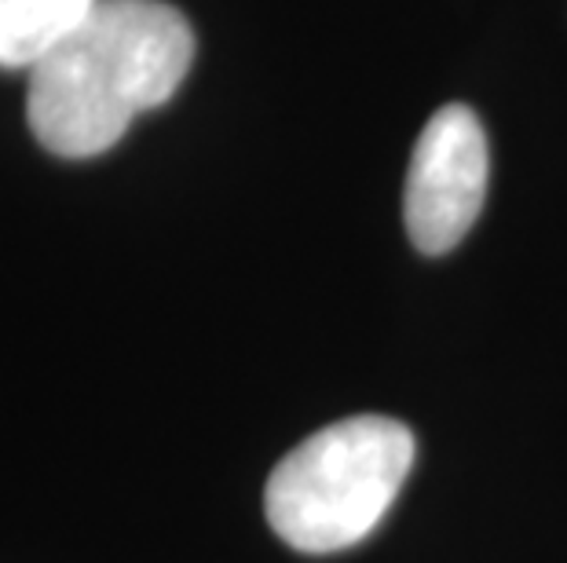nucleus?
<instances>
[{
    "mask_svg": "<svg viewBox=\"0 0 567 563\" xmlns=\"http://www.w3.org/2000/svg\"><path fill=\"white\" fill-rule=\"evenodd\" d=\"M414 432L381 414L344 417L297 442L264 490L271 531L297 553L326 556L363 542L414 465Z\"/></svg>",
    "mask_w": 567,
    "mask_h": 563,
    "instance_id": "nucleus-2",
    "label": "nucleus"
},
{
    "mask_svg": "<svg viewBox=\"0 0 567 563\" xmlns=\"http://www.w3.org/2000/svg\"><path fill=\"white\" fill-rule=\"evenodd\" d=\"M100 0H0V66L33 70Z\"/></svg>",
    "mask_w": 567,
    "mask_h": 563,
    "instance_id": "nucleus-4",
    "label": "nucleus"
},
{
    "mask_svg": "<svg viewBox=\"0 0 567 563\" xmlns=\"http://www.w3.org/2000/svg\"><path fill=\"white\" fill-rule=\"evenodd\" d=\"M195 63V30L165 0H100L30 70L27 117L44 150L95 158L140 114L173 100Z\"/></svg>",
    "mask_w": 567,
    "mask_h": 563,
    "instance_id": "nucleus-1",
    "label": "nucleus"
},
{
    "mask_svg": "<svg viewBox=\"0 0 567 563\" xmlns=\"http://www.w3.org/2000/svg\"><path fill=\"white\" fill-rule=\"evenodd\" d=\"M487 132L462 103L429 117L414 143L403 220L406 234L425 257H443L468 234L487 198Z\"/></svg>",
    "mask_w": 567,
    "mask_h": 563,
    "instance_id": "nucleus-3",
    "label": "nucleus"
}]
</instances>
